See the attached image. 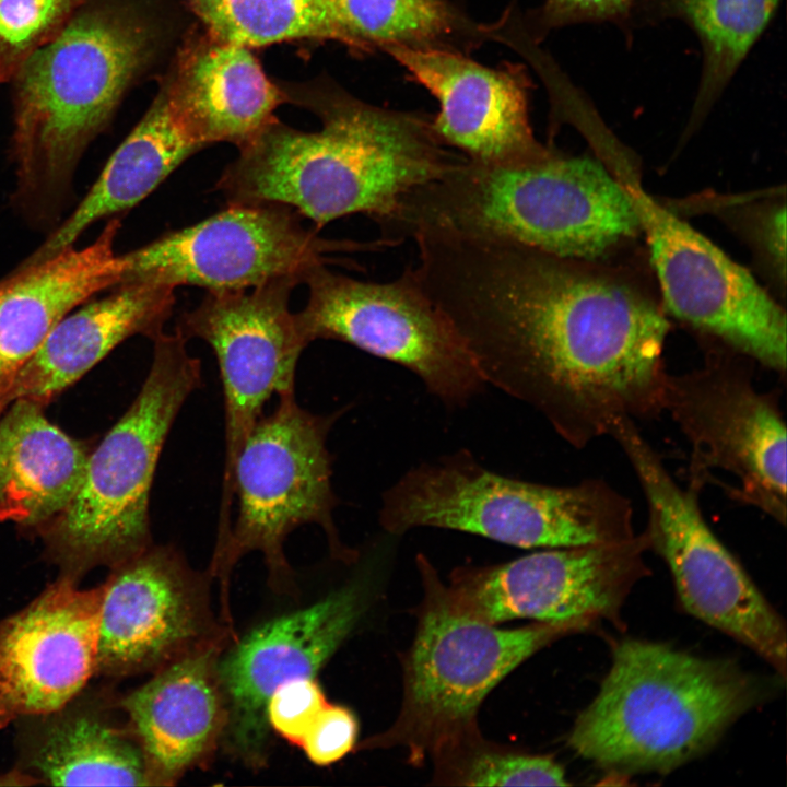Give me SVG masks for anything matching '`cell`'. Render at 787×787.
Returning <instances> with one entry per match:
<instances>
[{
    "label": "cell",
    "mask_w": 787,
    "mask_h": 787,
    "mask_svg": "<svg viewBox=\"0 0 787 787\" xmlns=\"http://www.w3.org/2000/svg\"><path fill=\"white\" fill-rule=\"evenodd\" d=\"M411 239L424 292L485 383L540 412L571 446L663 411L669 322L643 291L514 240L439 228Z\"/></svg>",
    "instance_id": "cell-1"
},
{
    "label": "cell",
    "mask_w": 787,
    "mask_h": 787,
    "mask_svg": "<svg viewBox=\"0 0 787 787\" xmlns=\"http://www.w3.org/2000/svg\"><path fill=\"white\" fill-rule=\"evenodd\" d=\"M156 47L143 0H81L61 31L16 72L10 82V199L30 223L51 230L59 224L80 160Z\"/></svg>",
    "instance_id": "cell-2"
},
{
    "label": "cell",
    "mask_w": 787,
    "mask_h": 787,
    "mask_svg": "<svg viewBox=\"0 0 787 787\" xmlns=\"http://www.w3.org/2000/svg\"><path fill=\"white\" fill-rule=\"evenodd\" d=\"M322 128L303 132L271 120L239 148L216 188L228 203L290 205L321 228L363 213L376 223L403 195L442 175L460 156L432 120L338 97L318 109Z\"/></svg>",
    "instance_id": "cell-3"
},
{
    "label": "cell",
    "mask_w": 787,
    "mask_h": 787,
    "mask_svg": "<svg viewBox=\"0 0 787 787\" xmlns=\"http://www.w3.org/2000/svg\"><path fill=\"white\" fill-rule=\"evenodd\" d=\"M398 244L422 228L518 242L571 259H594L641 228L633 197L598 161L552 157L495 166L465 156L403 195L377 223Z\"/></svg>",
    "instance_id": "cell-4"
},
{
    "label": "cell",
    "mask_w": 787,
    "mask_h": 787,
    "mask_svg": "<svg viewBox=\"0 0 787 787\" xmlns=\"http://www.w3.org/2000/svg\"><path fill=\"white\" fill-rule=\"evenodd\" d=\"M763 696L761 682L731 661L623 639L567 743L613 773L667 774L708 752Z\"/></svg>",
    "instance_id": "cell-5"
},
{
    "label": "cell",
    "mask_w": 787,
    "mask_h": 787,
    "mask_svg": "<svg viewBox=\"0 0 787 787\" xmlns=\"http://www.w3.org/2000/svg\"><path fill=\"white\" fill-rule=\"evenodd\" d=\"M153 341V361L125 414L90 453L69 504L35 535L58 577L74 584L93 568H111L152 542L150 492L171 427L202 385L201 363L175 329Z\"/></svg>",
    "instance_id": "cell-6"
},
{
    "label": "cell",
    "mask_w": 787,
    "mask_h": 787,
    "mask_svg": "<svg viewBox=\"0 0 787 787\" xmlns=\"http://www.w3.org/2000/svg\"><path fill=\"white\" fill-rule=\"evenodd\" d=\"M381 527L402 535L434 527L519 548L615 542L635 535L631 501L600 479L549 485L480 465L466 449L421 463L381 495Z\"/></svg>",
    "instance_id": "cell-7"
},
{
    "label": "cell",
    "mask_w": 787,
    "mask_h": 787,
    "mask_svg": "<svg viewBox=\"0 0 787 787\" xmlns=\"http://www.w3.org/2000/svg\"><path fill=\"white\" fill-rule=\"evenodd\" d=\"M416 563L424 596L403 659L401 707L393 724L361 749L402 748L420 765L481 737L478 712L494 686L538 650L589 627L535 622L501 629L461 610L423 554Z\"/></svg>",
    "instance_id": "cell-8"
},
{
    "label": "cell",
    "mask_w": 787,
    "mask_h": 787,
    "mask_svg": "<svg viewBox=\"0 0 787 787\" xmlns=\"http://www.w3.org/2000/svg\"><path fill=\"white\" fill-rule=\"evenodd\" d=\"M338 415L312 413L297 403L295 393L284 395L270 414L259 418L243 444L234 467L236 519L208 569L211 578L220 580L225 621L232 622L230 576L244 555L261 553L271 584L280 589L290 584L292 571L283 544L302 525H319L336 559H354L356 553L342 543L333 520L338 500L326 442Z\"/></svg>",
    "instance_id": "cell-9"
},
{
    "label": "cell",
    "mask_w": 787,
    "mask_h": 787,
    "mask_svg": "<svg viewBox=\"0 0 787 787\" xmlns=\"http://www.w3.org/2000/svg\"><path fill=\"white\" fill-rule=\"evenodd\" d=\"M609 436L642 488L649 550L667 564L682 608L749 647L785 680V622L706 524L701 491L680 486L633 419H619Z\"/></svg>",
    "instance_id": "cell-10"
},
{
    "label": "cell",
    "mask_w": 787,
    "mask_h": 787,
    "mask_svg": "<svg viewBox=\"0 0 787 787\" xmlns=\"http://www.w3.org/2000/svg\"><path fill=\"white\" fill-rule=\"evenodd\" d=\"M310 267L309 289L295 314L307 343L346 342L391 361L416 375L427 391L448 407H463L486 385L471 352L424 292L409 267L395 280L372 282Z\"/></svg>",
    "instance_id": "cell-11"
},
{
    "label": "cell",
    "mask_w": 787,
    "mask_h": 787,
    "mask_svg": "<svg viewBox=\"0 0 787 787\" xmlns=\"http://www.w3.org/2000/svg\"><path fill=\"white\" fill-rule=\"evenodd\" d=\"M663 411L691 447L689 485L702 491L712 470L737 482L726 490L785 526L786 424L776 392H762L742 360L709 356L680 375L668 374Z\"/></svg>",
    "instance_id": "cell-12"
},
{
    "label": "cell",
    "mask_w": 787,
    "mask_h": 787,
    "mask_svg": "<svg viewBox=\"0 0 787 787\" xmlns=\"http://www.w3.org/2000/svg\"><path fill=\"white\" fill-rule=\"evenodd\" d=\"M301 283L286 277L247 290L208 291L175 327L187 340L205 341L219 364L225 408L219 536L231 530L234 467L243 444L273 395L295 393L297 362L308 343L289 303Z\"/></svg>",
    "instance_id": "cell-13"
},
{
    "label": "cell",
    "mask_w": 787,
    "mask_h": 787,
    "mask_svg": "<svg viewBox=\"0 0 787 787\" xmlns=\"http://www.w3.org/2000/svg\"><path fill=\"white\" fill-rule=\"evenodd\" d=\"M302 215L275 202L228 203L214 215L162 235L121 254L120 282L148 281L176 289L195 285L208 291L247 290L267 282L298 278L327 252L359 249L351 242L319 237Z\"/></svg>",
    "instance_id": "cell-14"
},
{
    "label": "cell",
    "mask_w": 787,
    "mask_h": 787,
    "mask_svg": "<svg viewBox=\"0 0 787 787\" xmlns=\"http://www.w3.org/2000/svg\"><path fill=\"white\" fill-rule=\"evenodd\" d=\"M643 531L607 543L549 548L514 561L454 569L447 586L465 612L490 624L515 619L580 623L620 620L634 584L647 574Z\"/></svg>",
    "instance_id": "cell-15"
},
{
    "label": "cell",
    "mask_w": 787,
    "mask_h": 787,
    "mask_svg": "<svg viewBox=\"0 0 787 787\" xmlns=\"http://www.w3.org/2000/svg\"><path fill=\"white\" fill-rule=\"evenodd\" d=\"M629 188L666 307L751 360L786 372V314L752 274L638 186Z\"/></svg>",
    "instance_id": "cell-16"
},
{
    "label": "cell",
    "mask_w": 787,
    "mask_h": 787,
    "mask_svg": "<svg viewBox=\"0 0 787 787\" xmlns=\"http://www.w3.org/2000/svg\"><path fill=\"white\" fill-rule=\"evenodd\" d=\"M103 584L95 676L152 673L233 630L212 609L209 582L172 545L153 543L109 568Z\"/></svg>",
    "instance_id": "cell-17"
},
{
    "label": "cell",
    "mask_w": 787,
    "mask_h": 787,
    "mask_svg": "<svg viewBox=\"0 0 787 787\" xmlns=\"http://www.w3.org/2000/svg\"><path fill=\"white\" fill-rule=\"evenodd\" d=\"M361 586L348 584L303 608L262 622L228 641L216 670L226 707L221 745L250 770L269 757L266 704L281 684L316 678L363 613Z\"/></svg>",
    "instance_id": "cell-18"
},
{
    "label": "cell",
    "mask_w": 787,
    "mask_h": 787,
    "mask_svg": "<svg viewBox=\"0 0 787 787\" xmlns=\"http://www.w3.org/2000/svg\"><path fill=\"white\" fill-rule=\"evenodd\" d=\"M104 586L57 577L0 622V729L59 709L96 671Z\"/></svg>",
    "instance_id": "cell-19"
},
{
    "label": "cell",
    "mask_w": 787,
    "mask_h": 787,
    "mask_svg": "<svg viewBox=\"0 0 787 787\" xmlns=\"http://www.w3.org/2000/svg\"><path fill=\"white\" fill-rule=\"evenodd\" d=\"M437 101L432 126L444 144L472 162L519 166L556 152L535 137L528 84L519 70L493 69L444 47H384Z\"/></svg>",
    "instance_id": "cell-20"
},
{
    "label": "cell",
    "mask_w": 787,
    "mask_h": 787,
    "mask_svg": "<svg viewBox=\"0 0 787 787\" xmlns=\"http://www.w3.org/2000/svg\"><path fill=\"white\" fill-rule=\"evenodd\" d=\"M226 643L166 663L117 700L142 750L150 786L174 785L221 745L226 707L216 661Z\"/></svg>",
    "instance_id": "cell-21"
},
{
    "label": "cell",
    "mask_w": 787,
    "mask_h": 787,
    "mask_svg": "<svg viewBox=\"0 0 787 787\" xmlns=\"http://www.w3.org/2000/svg\"><path fill=\"white\" fill-rule=\"evenodd\" d=\"M120 220L109 219L90 245L74 246L36 263H20L0 279V410L23 366L72 309L118 284L121 254L115 251Z\"/></svg>",
    "instance_id": "cell-22"
},
{
    "label": "cell",
    "mask_w": 787,
    "mask_h": 787,
    "mask_svg": "<svg viewBox=\"0 0 787 787\" xmlns=\"http://www.w3.org/2000/svg\"><path fill=\"white\" fill-rule=\"evenodd\" d=\"M117 697L87 686L57 710L17 720L16 767L37 785L150 786L142 750Z\"/></svg>",
    "instance_id": "cell-23"
},
{
    "label": "cell",
    "mask_w": 787,
    "mask_h": 787,
    "mask_svg": "<svg viewBox=\"0 0 787 787\" xmlns=\"http://www.w3.org/2000/svg\"><path fill=\"white\" fill-rule=\"evenodd\" d=\"M175 289L148 281H122L68 313L17 374L10 403L17 398L48 404L118 344L164 331Z\"/></svg>",
    "instance_id": "cell-24"
},
{
    "label": "cell",
    "mask_w": 787,
    "mask_h": 787,
    "mask_svg": "<svg viewBox=\"0 0 787 787\" xmlns=\"http://www.w3.org/2000/svg\"><path fill=\"white\" fill-rule=\"evenodd\" d=\"M165 86L174 115L203 148H242L273 119L281 99L247 47L214 37L185 54Z\"/></svg>",
    "instance_id": "cell-25"
},
{
    "label": "cell",
    "mask_w": 787,
    "mask_h": 787,
    "mask_svg": "<svg viewBox=\"0 0 787 787\" xmlns=\"http://www.w3.org/2000/svg\"><path fill=\"white\" fill-rule=\"evenodd\" d=\"M44 408L17 398L0 418V521L33 533L72 500L91 453L52 424Z\"/></svg>",
    "instance_id": "cell-26"
},
{
    "label": "cell",
    "mask_w": 787,
    "mask_h": 787,
    "mask_svg": "<svg viewBox=\"0 0 787 787\" xmlns=\"http://www.w3.org/2000/svg\"><path fill=\"white\" fill-rule=\"evenodd\" d=\"M201 149L174 115L164 85L77 208L22 263L40 262L74 246L94 223L133 208Z\"/></svg>",
    "instance_id": "cell-27"
},
{
    "label": "cell",
    "mask_w": 787,
    "mask_h": 787,
    "mask_svg": "<svg viewBox=\"0 0 787 787\" xmlns=\"http://www.w3.org/2000/svg\"><path fill=\"white\" fill-rule=\"evenodd\" d=\"M782 0H642L636 28L670 20L696 36L702 67L688 132L698 127L772 23Z\"/></svg>",
    "instance_id": "cell-28"
},
{
    "label": "cell",
    "mask_w": 787,
    "mask_h": 787,
    "mask_svg": "<svg viewBox=\"0 0 787 787\" xmlns=\"http://www.w3.org/2000/svg\"><path fill=\"white\" fill-rule=\"evenodd\" d=\"M343 43L373 46L444 47L465 20L445 0H325Z\"/></svg>",
    "instance_id": "cell-29"
},
{
    "label": "cell",
    "mask_w": 787,
    "mask_h": 787,
    "mask_svg": "<svg viewBox=\"0 0 787 787\" xmlns=\"http://www.w3.org/2000/svg\"><path fill=\"white\" fill-rule=\"evenodd\" d=\"M215 39L244 47L296 38L343 43L325 0H190Z\"/></svg>",
    "instance_id": "cell-30"
},
{
    "label": "cell",
    "mask_w": 787,
    "mask_h": 787,
    "mask_svg": "<svg viewBox=\"0 0 787 787\" xmlns=\"http://www.w3.org/2000/svg\"><path fill=\"white\" fill-rule=\"evenodd\" d=\"M434 780L456 786H567L552 757L502 749L482 736L432 759Z\"/></svg>",
    "instance_id": "cell-31"
},
{
    "label": "cell",
    "mask_w": 787,
    "mask_h": 787,
    "mask_svg": "<svg viewBox=\"0 0 787 787\" xmlns=\"http://www.w3.org/2000/svg\"><path fill=\"white\" fill-rule=\"evenodd\" d=\"M81 0H0V83L50 42Z\"/></svg>",
    "instance_id": "cell-32"
},
{
    "label": "cell",
    "mask_w": 787,
    "mask_h": 787,
    "mask_svg": "<svg viewBox=\"0 0 787 787\" xmlns=\"http://www.w3.org/2000/svg\"><path fill=\"white\" fill-rule=\"evenodd\" d=\"M642 0H544L535 12V36L542 39L550 32L579 24L608 23L616 26L632 42Z\"/></svg>",
    "instance_id": "cell-33"
},
{
    "label": "cell",
    "mask_w": 787,
    "mask_h": 787,
    "mask_svg": "<svg viewBox=\"0 0 787 787\" xmlns=\"http://www.w3.org/2000/svg\"><path fill=\"white\" fill-rule=\"evenodd\" d=\"M328 703L315 678H297L279 685L266 704V719L272 733L301 745L317 715Z\"/></svg>",
    "instance_id": "cell-34"
},
{
    "label": "cell",
    "mask_w": 787,
    "mask_h": 787,
    "mask_svg": "<svg viewBox=\"0 0 787 787\" xmlns=\"http://www.w3.org/2000/svg\"><path fill=\"white\" fill-rule=\"evenodd\" d=\"M359 728L357 718L349 707L328 702L306 731L299 747L312 763L328 766L354 749Z\"/></svg>",
    "instance_id": "cell-35"
},
{
    "label": "cell",
    "mask_w": 787,
    "mask_h": 787,
    "mask_svg": "<svg viewBox=\"0 0 787 787\" xmlns=\"http://www.w3.org/2000/svg\"><path fill=\"white\" fill-rule=\"evenodd\" d=\"M785 208L770 218L767 226L768 246L773 257L782 263L785 269Z\"/></svg>",
    "instance_id": "cell-36"
},
{
    "label": "cell",
    "mask_w": 787,
    "mask_h": 787,
    "mask_svg": "<svg viewBox=\"0 0 787 787\" xmlns=\"http://www.w3.org/2000/svg\"><path fill=\"white\" fill-rule=\"evenodd\" d=\"M1 413H2V411L0 410V415H1Z\"/></svg>",
    "instance_id": "cell-37"
}]
</instances>
